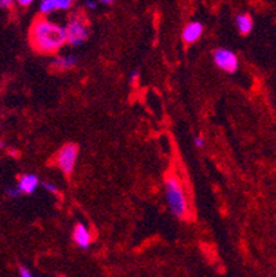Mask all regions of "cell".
Instances as JSON below:
<instances>
[{
  "label": "cell",
  "mask_w": 276,
  "mask_h": 277,
  "mask_svg": "<svg viewBox=\"0 0 276 277\" xmlns=\"http://www.w3.org/2000/svg\"><path fill=\"white\" fill-rule=\"evenodd\" d=\"M30 43L42 54H53L66 44L65 26L46 18H37L30 28Z\"/></svg>",
  "instance_id": "cell-1"
},
{
  "label": "cell",
  "mask_w": 276,
  "mask_h": 277,
  "mask_svg": "<svg viewBox=\"0 0 276 277\" xmlns=\"http://www.w3.org/2000/svg\"><path fill=\"white\" fill-rule=\"evenodd\" d=\"M165 191L171 212L177 218L185 219L189 214V204H188V197L182 187V182L176 174H169L166 176Z\"/></svg>",
  "instance_id": "cell-2"
},
{
  "label": "cell",
  "mask_w": 276,
  "mask_h": 277,
  "mask_svg": "<svg viewBox=\"0 0 276 277\" xmlns=\"http://www.w3.org/2000/svg\"><path fill=\"white\" fill-rule=\"evenodd\" d=\"M66 32V43L72 47H79L83 44L87 37H89V28L86 25V22L82 20L81 17H72L65 26Z\"/></svg>",
  "instance_id": "cell-3"
},
{
  "label": "cell",
  "mask_w": 276,
  "mask_h": 277,
  "mask_svg": "<svg viewBox=\"0 0 276 277\" xmlns=\"http://www.w3.org/2000/svg\"><path fill=\"white\" fill-rule=\"evenodd\" d=\"M77 153H79V148L76 144H65L57 153L55 163H57V166H58L61 171L66 174V175L72 174L75 170Z\"/></svg>",
  "instance_id": "cell-4"
},
{
  "label": "cell",
  "mask_w": 276,
  "mask_h": 277,
  "mask_svg": "<svg viewBox=\"0 0 276 277\" xmlns=\"http://www.w3.org/2000/svg\"><path fill=\"white\" fill-rule=\"evenodd\" d=\"M213 60L221 71L226 72V73H233L239 68V62H238V57L235 56V53L226 50V49H217L213 51Z\"/></svg>",
  "instance_id": "cell-5"
},
{
  "label": "cell",
  "mask_w": 276,
  "mask_h": 277,
  "mask_svg": "<svg viewBox=\"0 0 276 277\" xmlns=\"http://www.w3.org/2000/svg\"><path fill=\"white\" fill-rule=\"evenodd\" d=\"M202 33H203V25L201 22H189L188 25L182 30V40L185 41L186 44H192L201 39Z\"/></svg>",
  "instance_id": "cell-6"
},
{
  "label": "cell",
  "mask_w": 276,
  "mask_h": 277,
  "mask_svg": "<svg viewBox=\"0 0 276 277\" xmlns=\"http://www.w3.org/2000/svg\"><path fill=\"white\" fill-rule=\"evenodd\" d=\"M73 3V0H42L41 10L42 14H50L57 10H68Z\"/></svg>",
  "instance_id": "cell-7"
},
{
  "label": "cell",
  "mask_w": 276,
  "mask_h": 277,
  "mask_svg": "<svg viewBox=\"0 0 276 277\" xmlns=\"http://www.w3.org/2000/svg\"><path fill=\"white\" fill-rule=\"evenodd\" d=\"M72 236H73V242L82 248H87L90 246L91 243V233L90 230L87 229L86 225L83 223H77L73 229V233H72Z\"/></svg>",
  "instance_id": "cell-8"
},
{
  "label": "cell",
  "mask_w": 276,
  "mask_h": 277,
  "mask_svg": "<svg viewBox=\"0 0 276 277\" xmlns=\"http://www.w3.org/2000/svg\"><path fill=\"white\" fill-rule=\"evenodd\" d=\"M39 178L35 174H24L18 181V188H20L21 193L25 195H32L36 191V188L39 187Z\"/></svg>",
  "instance_id": "cell-9"
},
{
  "label": "cell",
  "mask_w": 276,
  "mask_h": 277,
  "mask_svg": "<svg viewBox=\"0 0 276 277\" xmlns=\"http://www.w3.org/2000/svg\"><path fill=\"white\" fill-rule=\"evenodd\" d=\"M77 64V58L73 56H64V57H57L53 64H51V68L54 71H69L73 66Z\"/></svg>",
  "instance_id": "cell-10"
},
{
  "label": "cell",
  "mask_w": 276,
  "mask_h": 277,
  "mask_svg": "<svg viewBox=\"0 0 276 277\" xmlns=\"http://www.w3.org/2000/svg\"><path fill=\"white\" fill-rule=\"evenodd\" d=\"M235 24L241 35H249L251 29H253V20H251L250 14H247V13L238 15L235 20Z\"/></svg>",
  "instance_id": "cell-11"
},
{
  "label": "cell",
  "mask_w": 276,
  "mask_h": 277,
  "mask_svg": "<svg viewBox=\"0 0 276 277\" xmlns=\"http://www.w3.org/2000/svg\"><path fill=\"white\" fill-rule=\"evenodd\" d=\"M42 187L45 188L47 192H50V193H54V195L58 193V188L55 187L54 183H51V182H42Z\"/></svg>",
  "instance_id": "cell-12"
},
{
  "label": "cell",
  "mask_w": 276,
  "mask_h": 277,
  "mask_svg": "<svg viewBox=\"0 0 276 277\" xmlns=\"http://www.w3.org/2000/svg\"><path fill=\"white\" fill-rule=\"evenodd\" d=\"M6 195L11 199H14V197H18L21 195L20 188H9L7 191H6Z\"/></svg>",
  "instance_id": "cell-13"
},
{
  "label": "cell",
  "mask_w": 276,
  "mask_h": 277,
  "mask_svg": "<svg viewBox=\"0 0 276 277\" xmlns=\"http://www.w3.org/2000/svg\"><path fill=\"white\" fill-rule=\"evenodd\" d=\"M18 272H20L21 277H32V272L26 266H21L18 269Z\"/></svg>",
  "instance_id": "cell-14"
},
{
  "label": "cell",
  "mask_w": 276,
  "mask_h": 277,
  "mask_svg": "<svg viewBox=\"0 0 276 277\" xmlns=\"http://www.w3.org/2000/svg\"><path fill=\"white\" fill-rule=\"evenodd\" d=\"M15 0H0V7H3V9H10L14 5Z\"/></svg>",
  "instance_id": "cell-15"
},
{
  "label": "cell",
  "mask_w": 276,
  "mask_h": 277,
  "mask_svg": "<svg viewBox=\"0 0 276 277\" xmlns=\"http://www.w3.org/2000/svg\"><path fill=\"white\" fill-rule=\"evenodd\" d=\"M193 142H195V145L198 146V148H203V146H205V138H203V136H196L195 140H193Z\"/></svg>",
  "instance_id": "cell-16"
},
{
  "label": "cell",
  "mask_w": 276,
  "mask_h": 277,
  "mask_svg": "<svg viewBox=\"0 0 276 277\" xmlns=\"http://www.w3.org/2000/svg\"><path fill=\"white\" fill-rule=\"evenodd\" d=\"M130 79H131V81H133V83H136V81L140 79V72H138V71L133 72V73H131Z\"/></svg>",
  "instance_id": "cell-17"
},
{
  "label": "cell",
  "mask_w": 276,
  "mask_h": 277,
  "mask_svg": "<svg viewBox=\"0 0 276 277\" xmlns=\"http://www.w3.org/2000/svg\"><path fill=\"white\" fill-rule=\"evenodd\" d=\"M18 2V5L24 6V7H26V6H29L33 3V0H17Z\"/></svg>",
  "instance_id": "cell-18"
},
{
  "label": "cell",
  "mask_w": 276,
  "mask_h": 277,
  "mask_svg": "<svg viewBox=\"0 0 276 277\" xmlns=\"http://www.w3.org/2000/svg\"><path fill=\"white\" fill-rule=\"evenodd\" d=\"M87 6L90 7V9H96V2H93V0H87Z\"/></svg>",
  "instance_id": "cell-19"
},
{
  "label": "cell",
  "mask_w": 276,
  "mask_h": 277,
  "mask_svg": "<svg viewBox=\"0 0 276 277\" xmlns=\"http://www.w3.org/2000/svg\"><path fill=\"white\" fill-rule=\"evenodd\" d=\"M101 3H105V5H110V3H112V2H113V0H100Z\"/></svg>",
  "instance_id": "cell-20"
},
{
  "label": "cell",
  "mask_w": 276,
  "mask_h": 277,
  "mask_svg": "<svg viewBox=\"0 0 276 277\" xmlns=\"http://www.w3.org/2000/svg\"><path fill=\"white\" fill-rule=\"evenodd\" d=\"M0 148H5V142L0 141Z\"/></svg>",
  "instance_id": "cell-21"
}]
</instances>
